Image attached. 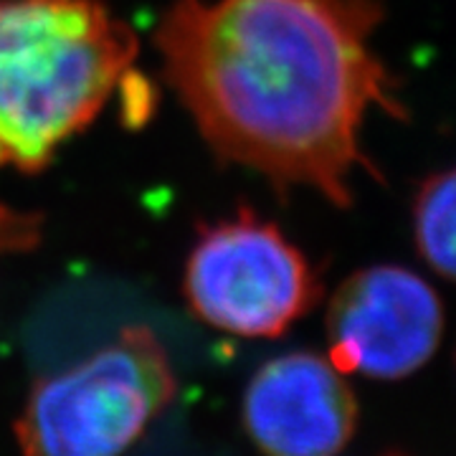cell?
Here are the masks:
<instances>
[{
    "mask_svg": "<svg viewBox=\"0 0 456 456\" xmlns=\"http://www.w3.org/2000/svg\"><path fill=\"white\" fill-rule=\"evenodd\" d=\"M44 218L0 200V254H26L41 244Z\"/></svg>",
    "mask_w": 456,
    "mask_h": 456,
    "instance_id": "cell-8",
    "label": "cell"
},
{
    "mask_svg": "<svg viewBox=\"0 0 456 456\" xmlns=\"http://www.w3.org/2000/svg\"><path fill=\"white\" fill-rule=\"evenodd\" d=\"M134 59V31L104 0H0V167L44 170Z\"/></svg>",
    "mask_w": 456,
    "mask_h": 456,
    "instance_id": "cell-2",
    "label": "cell"
},
{
    "mask_svg": "<svg viewBox=\"0 0 456 456\" xmlns=\"http://www.w3.org/2000/svg\"><path fill=\"white\" fill-rule=\"evenodd\" d=\"M454 170L431 173L413 200V241L426 266L454 277Z\"/></svg>",
    "mask_w": 456,
    "mask_h": 456,
    "instance_id": "cell-7",
    "label": "cell"
},
{
    "mask_svg": "<svg viewBox=\"0 0 456 456\" xmlns=\"http://www.w3.org/2000/svg\"><path fill=\"white\" fill-rule=\"evenodd\" d=\"M183 292L198 320L239 338H277L320 297L305 251L256 211L198 231Z\"/></svg>",
    "mask_w": 456,
    "mask_h": 456,
    "instance_id": "cell-4",
    "label": "cell"
},
{
    "mask_svg": "<svg viewBox=\"0 0 456 456\" xmlns=\"http://www.w3.org/2000/svg\"><path fill=\"white\" fill-rule=\"evenodd\" d=\"M380 0H173L155 28L165 82L224 163L279 193L347 208L373 110L406 119L375 49Z\"/></svg>",
    "mask_w": 456,
    "mask_h": 456,
    "instance_id": "cell-1",
    "label": "cell"
},
{
    "mask_svg": "<svg viewBox=\"0 0 456 456\" xmlns=\"http://www.w3.org/2000/svg\"><path fill=\"white\" fill-rule=\"evenodd\" d=\"M358 403L340 368L287 353L259 368L244 393V426L266 456H335L353 439Z\"/></svg>",
    "mask_w": 456,
    "mask_h": 456,
    "instance_id": "cell-6",
    "label": "cell"
},
{
    "mask_svg": "<svg viewBox=\"0 0 456 456\" xmlns=\"http://www.w3.org/2000/svg\"><path fill=\"white\" fill-rule=\"evenodd\" d=\"M175 398L163 342L147 327L36 380L16 421L23 456H122Z\"/></svg>",
    "mask_w": 456,
    "mask_h": 456,
    "instance_id": "cell-3",
    "label": "cell"
},
{
    "mask_svg": "<svg viewBox=\"0 0 456 456\" xmlns=\"http://www.w3.org/2000/svg\"><path fill=\"white\" fill-rule=\"evenodd\" d=\"M444 332V305L424 277L378 264L342 281L330 299V362L342 373L398 380L421 370Z\"/></svg>",
    "mask_w": 456,
    "mask_h": 456,
    "instance_id": "cell-5",
    "label": "cell"
}]
</instances>
